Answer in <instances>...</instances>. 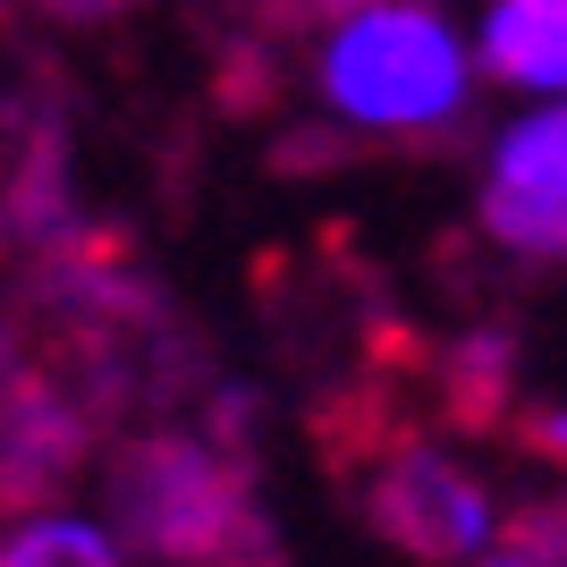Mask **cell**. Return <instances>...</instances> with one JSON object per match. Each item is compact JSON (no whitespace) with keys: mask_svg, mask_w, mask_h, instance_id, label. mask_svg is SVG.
Masks as SVG:
<instances>
[{"mask_svg":"<svg viewBox=\"0 0 567 567\" xmlns=\"http://www.w3.org/2000/svg\"><path fill=\"white\" fill-rule=\"evenodd\" d=\"M322 94L355 127H457L466 118V51L432 0H373L331 34Z\"/></svg>","mask_w":567,"mask_h":567,"instance_id":"obj_1","label":"cell"},{"mask_svg":"<svg viewBox=\"0 0 567 567\" xmlns=\"http://www.w3.org/2000/svg\"><path fill=\"white\" fill-rule=\"evenodd\" d=\"M255 517L246 474L187 432H144L111 457V525L153 559H229L237 525Z\"/></svg>","mask_w":567,"mask_h":567,"instance_id":"obj_2","label":"cell"},{"mask_svg":"<svg viewBox=\"0 0 567 567\" xmlns=\"http://www.w3.org/2000/svg\"><path fill=\"white\" fill-rule=\"evenodd\" d=\"M364 525H373L390 550L424 559V567L466 559V550H483L499 534L492 492H483L457 457H441L432 441H399L381 466H364Z\"/></svg>","mask_w":567,"mask_h":567,"instance_id":"obj_3","label":"cell"},{"mask_svg":"<svg viewBox=\"0 0 567 567\" xmlns=\"http://www.w3.org/2000/svg\"><path fill=\"white\" fill-rule=\"evenodd\" d=\"M483 229L508 255H567V102L559 111L517 118L492 153V187H483Z\"/></svg>","mask_w":567,"mask_h":567,"instance_id":"obj_4","label":"cell"},{"mask_svg":"<svg viewBox=\"0 0 567 567\" xmlns=\"http://www.w3.org/2000/svg\"><path fill=\"white\" fill-rule=\"evenodd\" d=\"M85 450H94V406L69 399L60 381H18V399L0 406V508L69 492Z\"/></svg>","mask_w":567,"mask_h":567,"instance_id":"obj_5","label":"cell"},{"mask_svg":"<svg viewBox=\"0 0 567 567\" xmlns=\"http://www.w3.org/2000/svg\"><path fill=\"white\" fill-rule=\"evenodd\" d=\"M483 69L499 85H567V0H492Z\"/></svg>","mask_w":567,"mask_h":567,"instance_id":"obj_6","label":"cell"},{"mask_svg":"<svg viewBox=\"0 0 567 567\" xmlns=\"http://www.w3.org/2000/svg\"><path fill=\"white\" fill-rule=\"evenodd\" d=\"M0 567H118V543L85 517H34L0 534Z\"/></svg>","mask_w":567,"mask_h":567,"instance_id":"obj_7","label":"cell"},{"mask_svg":"<svg viewBox=\"0 0 567 567\" xmlns=\"http://www.w3.org/2000/svg\"><path fill=\"white\" fill-rule=\"evenodd\" d=\"M517 450L534 457L543 474H567V406H534V415H508Z\"/></svg>","mask_w":567,"mask_h":567,"instance_id":"obj_8","label":"cell"},{"mask_svg":"<svg viewBox=\"0 0 567 567\" xmlns=\"http://www.w3.org/2000/svg\"><path fill=\"white\" fill-rule=\"evenodd\" d=\"M34 9H51V18H111L127 0H34Z\"/></svg>","mask_w":567,"mask_h":567,"instance_id":"obj_9","label":"cell"},{"mask_svg":"<svg viewBox=\"0 0 567 567\" xmlns=\"http://www.w3.org/2000/svg\"><path fill=\"white\" fill-rule=\"evenodd\" d=\"M313 9H348L355 18V9H373V0H297V18H313Z\"/></svg>","mask_w":567,"mask_h":567,"instance_id":"obj_10","label":"cell"},{"mask_svg":"<svg viewBox=\"0 0 567 567\" xmlns=\"http://www.w3.org/2000/svg\"><path fill=\"white\" fill-rule=\"evenodd\" d=\"M483 567H534V559H517V550H499V559H483Z\"/></svg>","mask_w":567,"mask_h":567,"instance_id":"obj_11","label":"cell"}]
</instances>
